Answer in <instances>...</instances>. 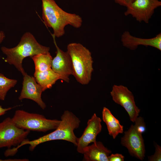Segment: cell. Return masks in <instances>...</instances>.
Instances as JSON below:
<instances>
[{
    "mask_svg": "<svg viewBox=\"0 0 161 161\" xmlns=\"http://www.w3.org/2000/svg\"><path fill=\"white\" fill-rule=\"evenodd\" d=\"M41 1L42 19L47 27L52 29L54 36L59 38L63 35L67 25L77 28L81 26L83 21L79 15L65 11L54 0Z\"/></svg>",
    "mask_w": 161,
    "mask_h": 161,
    "instance_id": "1",
    "label": "cell"
},
{
    "mask_svg": "<svg viewBox=\"0 0 161 161\" xmlns=\"http://www.w3.org/2000/svg\"><path fill=\"white\" fill-rule=\"evenodd\" d=\"M1 49L7 56L5 61L14 65L24 76L27 73L22 65L23 59L27 57H31L38 54L48 53L50 48L41 45L31 33L26 32L16 46L11 48L3 47Z\"/></svg>",
    "mask_w": 161,
    "mask_h": 161,
    "instance_id": "2",
    "label": "cell"
},
{
    "mask_svg": "<svg viewBox=\"0 0 161 161\" xmlns=\"http://www.w3.org/2000/svg\"><path fill=\"white\" fill-rule=\"evenodd\" d=\"M80 122L79 118L73 113L65 111L61 116L59 125L53 131L34 140L26 139L16 147L15 149L18 150L21 146L27 144L29 145L30 151H32L39 144L57 140L66 141L76 146L78 138L75 135L74 130L79 127Z\"/></svg>",
    "mask_w": 161,
    "mask_h": 161,
    "instance_id": "3",
    "label": "cell"
},
{
    "mask_svg": "<svg viewBox=\"0 0 161 161\" xmlns=\"http://www.w3.org/2000/svg\"><path fill=\"white\" fill-rule=\"evenodd\" d=\"M67 52L72 60V75L81 84H88L93 71V61L91 52L81 44L77 43L69 44Z\"/></svg>",
    "mask_w": 161,
    "mask_h": 161,
    "instance_id": "4",
    "label": "cell"
},
{
    "mask_svg": "<svg viewBox=\"0 0 161 161\" xmlns=\"http://www.w3.org/2000/svg\"><path fill=\"white\" fill-rule=\"evenodd\" d=\"M12 119L20 128L43 132L55 129L61 122V120L47 119L42 115L29 113L23 110H16Z\"/></svg>",
    "mask_w": 161,
    "mask_h": 161,
    "instance_id": "5",
    "label": "cell"
},
{
    "mask_svg": "<svg viewBox=\"0 0 161 161\" xmlns=\"http://www.w3.org/2000/svg\"><path fill=\"white\" fill-rule=\"evenodd\" d=\"M30 132L17 126L12 118H6L0 123V148L18 146L27 139Z\"/></svg>",
    "mask_w": 161,
    "mask_h": 161,
    "instance_id": "6",
    "label": "cell"
},
{
    "mask_svg": "<svg viewBox=\"0 0 161 161\" xmlns=\"http://www.w3.org/2000/svg\"><path fill=\"white\" fill-rule=\"evenodd\" d=\"M113 100L122 106L128 114L130 120L134 123L140 109L136 106L132 93L126 86L114 85L110 92Z\"/></svg>",
    "mask_w": 161,
    "mask_h": 161,
    "instance_id": "7",
    "label": "cell"
},
{
    "mask_svg": "<svg viewBox=\"0 0 161 161\" xmlns=\"http://www.w3.org/2000/svg\"><path fill=\"white\" fill-rule=\"evenodd\" d=\"M161 5L159 0H134L126 7L124 14L131 15L140 22L148 23L155 9Z\"/></svg>",
    "mask_w": 161,
    "mask_h": 161,
    "instance_id": "8",
    "label": "cell"
},
{
    "mask_svg": "<svg viewBox=\"0 0 161 161\" xmlns=\"http://www.w3.org/2000/svg\"><path fill=\"white\" fill-rule=\"evenodd\" d=\"M124 134L121 138V144L127 148L131 155L140 160H143L145 149L142 134L137 131L133 124Z\"/></svg>",
    "mask_w": 161,
    "mask_h": 161,
    "instance_id": "9",
    "label": "cell"
},
{
    "mask_svg": "<svg viewBox=\"0 0 161 161\" xmlns=\"http://www.w3.org/2000/svg\"><path fill=\"white\" fill-rule=\"evenodd\" d=\"M54 43L57 51L56 56L52 60L51 68L59 76L60 79L68 83L69 76L73 75L71 57L67 51H63L57 46L55 41Z\"/></svg>",
    "mask_w": 161,
    "mask_h": 161,
    "instance_id": "10",
    "label": "cell"
},
{
    "mask_svg": "<svg viewBox=\"0 0 161 161\" xmlns=\"http://www.w3.org/2000/svg\"><path fill=\"white\" fill-rule=\"evenodd\" d=\"M101 119L94 113L88 120L87 126L81 136L78 138L76 146L77 151L83 154L84 148L91 143L96 141V137L102 130Z\"/></svg>",
    "mask_w": 161,
    "mask_h": 161,
    "instance_id": "11",
    "label": "cell"
},
{
    "mask_svg": "<svg viewBox=\"0 0 161 161\" xmlns=\"http://www.w3.org/2000/svg\"><path fill=\"white\" fill-rule=\"evenodd\" d=\"M22 88L18 99H28L35 102L43 109L46 107L41 98L44 91L42 87L36 81L35 78L27 73L24 76Z\"/></svg>",
    "mask_w": 161,
    "mask_h": 161,
    "instance_id": "12",
    "label": "cell"
},
{
    "mask_svg": "<svg viewBox=\"0 0 161 161\" xmlns=\"http://www.w3.org/2000/svg\"><path fill=\"white\" fill-rule=\"evenodd\" d=\"M121 41L124 47L131 50H135L138 46L143 45L152 47L161 50V33L152 38H143L133 36L129 32L126 31L122 35Z\"/></svg>",
    "mask_w": 161,
    "mask_h": 161,
    "instance_id": "13",
    "label": "cell"
},
{
    "mask_svg": "<svg viewBox=\"0 0 161 161\" xmlns=\"http://www.w3.org/2000/svg\"><path fill=\"white\" fill-rule=\"evenodd\" d=\"M111 151L100 141H96L84 149L83 160L86 161H108V157Z\"/></svg>",
    "mask_w": 161,
    "mask_h": 161,
    "instance_id": "14",
    "label": "cell"
},
{
    "mask_svg": "<svg viewBox=\"0 0 161 161\" xmlns=\"http://www.w3.org/2000/svg\"><path fill=\"white\" fill-rule=\"evenodd\" d=\"M102 119L107 126L109 134L115 139L119 134L123 132V127L119 120L112 113L110 110L106 107L103 108Z\"/></svg>",
    "mask_w": 161,
    "mask_h": 161,
    "instance_id": "15",
    "label": "cell"
},
{
    "mask_svg": "<svg viewBox=\"0 0 161 161\" xmlns=\"http://www.w3.org/2000/svg\"><path fill=\"white\" fill-rule=\"evenodd\" d=\"M36 82L42 88L43 91L51 88L58 80L59 76L52 69L41 72L35 71L34 74Z\"/></svg>",
    "mask_w": 161,
    "mask_h": 161,
    "instance_id": "16",
    "label": "cell"
},
{
    "mask_svg": "<svg viewBox=\"0 0 161 161\" xmlns=\"http://www.w3.org/2000/svg\"><path fill=\"white\" fill-rule=\"evenodd\" d=\"M34 63L35 71L41 72L51 69L52 58L49 52L40 54L31 57Z\"/></svg>",
    "mask_w": 161,
    "mask_h": 161,
    "instance_id": "17",
    "label": "cell"
},
{
    "mask_svg": "<svg viewBox=\"0 0 161 161\" xmlns=\"http://www.w3.org/2000/svg\"><path fill=\"white\" fill-rule=\"evenodd\" d=\"M17 80L8 78L2 74L0 73V100H4L8 91L14 87Z\"/></svg>",
    "mask_w": 161,
    "mask_h": 161,
    "instance_id": "18",
    "label": "cell"
},
{
    "mask_svg": "<svg viewBox=\"0 0 161 161\" xmlns=\"http://www.w3.org/2000/svg\"><path fill=\"white\" fill-rule=\"evenodd\" d=\"M134 125L137 131L142 134L146 131L145 123L143 117L138 116L136 119Z\"/></svg>",
    "mask_w": 161,
    "mask_h": 161,
    "instance_id": "19",
    "label": "cell"
},
{
    "mask_svg": "<svg viewBox=\"0 0 161 161\" xmlns=\"http://www.w3.org/2000/svg\"><path fill=\"white\" fill-rule=\"evenodd\" d=\"M155 152L153 155L148 157L149 161H160L161 160V147L154 142Z\"/></svg>",
    "mask_w": 161,
    "mask_h": 161,
    "instance_id": "20",
    "label": "cell"
},
{
    "mask_svg": "<svg viewBox=\"0 0 161 161\" xmlns=\"http://www.w3.org/2000/svg\"><path fill=\"white\" fill-rule=\"evenodd\" d=\"M108 158V161H123L124 157L122 154L116 153L109 155Z\"/></svg>",
    "mask_w": 161,
    "mask_h": 161,
    "instance_id": "21",
    "label": "cell"
},
{
    "mask_svg": "<svg viewBox=\"0 0 161 161\" xmlns=\"http://www.w3.org/2000/svg\"><path fill=\"white\" fill-rule=\"evenodd\" d=\"M115 2L119 4L127 7L134 0H114Z\"/></svg>",
    "mask_w": 161,
    "mask_h": 161,
    "instance_id": "22",
    "label": "cell"
},
{
    "mask_svg": "<svg viewBox=\"0 0 161 161\" xmlns=\"http://www.w3.org/2000/svg\"><path fill=\"white\" fill-rule=\"evenodd\" d=\"M13 108V107H10L4 108L0 105V117L4 115L7 112L11 109Z\"/></svg>",
    "mask_w": 161,
    "mask_h": 161,
    "instance_id": "23",
    "label": "cell"
},
{
    "mask_svg": "<svg viewBox=\"0 0 161 161\" xmlns=\"http://www.w3.org/2000/svg\"><path fill=\"white\" fill-rule=\"evenodd\" d=\"M22 159H0V161H22Z\"/></svg>",
    "mask_w": 161,
    "mask_h": 161,
    "instance_id": "24",
    "label": "cell"
}]
</instances>
